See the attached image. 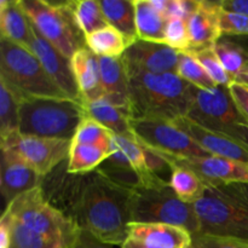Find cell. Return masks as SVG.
Returning a JSON list of instances; mask_svg holds the SVG:
<instances>
[{
	"label": "cell",
	"mask_w": 248,
	"mask_h": 248,
	"mask_svg": "<svg viewBox=\"0 0 248 248\" xmlns=\"http://www.w3.org/2000/svg\"><path fill=\"white\" fill-rule=\"evenodd\" d=\"M99 5L109 26L120 31L130 45L138 40L135 0H101Z\"/></svg>",
	"instance_id": "cell-22"
},
{
	"label": "cell",
	"mask_w": 248,
	"mask_h": 248,
	"mask_svg": "<svg viewBox=\"0 0 248 248\" xmlns=\"http://www.w3.org/2000/svg\"><path fill=\"white\" fill-rule=\"evenodd\" d=\"M130 89V119L174 121L188 115L195 89L177 73H126Z\"/></svg>",
	"instance_id": "cell-2"
},
{
	"label": "cell",
	"mask_w": 248,
	"mask_h": 248,
	"mask_svg": "<svg viewBox=\"0 0 248 248\" xmlns=\"http://www.w3.org/2000/svg\"><path fill=\"white\" fill-rule=\"evenodd\" d=\"M181 52L165 43L140 40L130 45L123 55L126 73H177Z\"/></svg>",
	"instance_id": "cell-12"
},
{
	"label": "cell",
	"mask_w": 248,
	"mask_h": 248,
	"mask_svg": "<svg viewBox=\"0 0 248 248\" xmlns=\"http://www.w3.org/2000/svg\"><path fill=\"white\" fill-rule=\"evenodd\" d=\"M173 123L208 154L248 164V149L232 138L207 130L186 116H182Z\"/></svg>",
	"instance_id": "cell-17"
},
{
	"label": "cell",
	"mask_w": 248,
	"mask_h": 248,
	"mask_svg": "<svg viewBox=\"0 0 248 248\" xmlns=\"http://www.w3.org/2000/svg\"><path fill=\"white\" fill-rule=\"evenodd\" d=\"M170 186L182 201L188 203L195 202L206 188V183L195 172L177 165H172Z\"/></svg>",
	"instance_id": "cell-28"
},
{
	"label": "cell",
	"mask_w": 248,
	"mask_h": 248,
	"mask_svg": "<svg viewBox=\"0 0 248 248\" xmlns=\"http://www.w3.org/2000/svg\"><path fill=\"white\" fill-rule=\"evenodd\" d=\"M128 237L148 248H190L193 235L186 229L164 223H130Z\"/></svg>",
	"instance_id": "cell-18"
},
{
	"label": "cell",
	"mask_w": 248,
	"mask_h": 248,
	"mask_svg": "<svg viewBox=\"0 0 248 248\" xmlns=\"http://www.w3.org/2000/svg\"><path fill=\"white\" fill-rule=\"evenodd\" d=\"M114 133L110 132L107 127L96 121L94 119L85 118L79 127L77 128L72 144H90V145H103L111 148V140Z\"/></svg>",
	"instance_id": "cell-33"
},
{
	"label": "cell",
	"mask_w": 248,
	"mask_h": 248,
	"mask_svg": "<svg viewBox=\"0 0 248 248\" xmlns=\"http://www.w3.org/2000/svg\"><path fill=\"white\" fill-rule=\"evenodd\" d=\"M191 55L195 56L198 58L199 62L201 63L207 74L210 75L211 79L218 85V86H227L229 87L232 84V79L225 72L224 67L220 63L219 58H218L217 53H216L215 47L202 48V50L194 51V52H189Z\"/></svg>",
	"instance_id": "cell-34"
},
{
	"label": "cell",
	"mask_w": 248,
	"mask_h": 248,
	"mask_svg": "<svg viewBox=\"0 0 248 248\" xmlns=\"http://www.w3.org/2000/svg\"><path fill=\"white\" fill-rule=\"evenodd\" d=\"M19 132V101L5 82L0 81V137Z\"/></svg>",
	"instance_id": "cell-30"
},
{
	"label": "cell",
	"mask_w": 248,
	"mask_h": 248,
	"mask_svg": "<svg viewBox=\"0 0 248 248\" xmlns=\"http://www.w3.org/2000/svg\"><path fill=\"white\" fill-rule=\"evenodd\" d=\"M72 68L84 103L103 98L99 58L87 47L77 51L73 56Z\"/></svg>",
	"instance_id": "cell-20"
},
{
	"label": "cell",
	"mask_w": 248,
	"mask_h": 248,
	"mask_svg": "<svg viewBox=\"0 0 248 248\" xmlns=\"http://www.w3.org/2000/svg\"><path fill=\"white\" fill-rule=\"evenodd\" d=\"M43 177L10 150L1 149L0 189L6 206L22 194L41 186Z\"/></svg>",
	"instance_id": "cell-15"
},
{
	"label": "cell",
	"mask_w": 248,
	"mask_h": 248,
	"mask_svg": "<svg viewBox=\"0 0 248 248\" xmlns=\"http://www.w3.org/2000/svg\"><path fill=\"white\" fill-rule=\"evenodd\" d=\"M75 248H110V245L103 244L90 232L81 230V234H80Z\"/></svg>",
	"instance_id": "cell-40"
},
{
	"label": "cell",
	"mask_w": 248,
	"mask_h": 248,
	"mask_svg": "<svg viewBox=\"0 0 248 248\" xmlns=\"http://www.w3.org/2000/svg\"><path fill=\"white\" fill-rule=\"evenodd\" d=\"M4 215L9 218L11 228L10 248H67L57 240L50 239L31 230L26 225L14 219L7 212H4Z\"/></svg>",
	"instance_id": "cell-29"
},
{
	"label": "cell",
	"mask_w": 248,
	"mask_h": 248,
	"mask_svg": "<svg viewBox=\"0 0 248 248\" xmlns=\"http://www.w3.org/2000/svg\"><path fill=\"white\" fill-rule=\"evenodd\" d=\"M87 116L84 104L73 99L27 98L19 102V133L72 140L77 128Z\"/></svg>",
	"instance_id": "cell-4"
},
{
	"label": "cell",
	"mask_w": 248,
	"mask_h": 248,
	"mask_svg": "<svg viewBox=\"0 0 248 248\" xmlns=\"http://www.w3.org/2000/svg\"><path fill=\"white\" fill-rule=\"evenodd\" d=\"M190 248H195V247H194V246H191V247H190Z\"/></svg>",
	"instance_id": "cell-45"
},
{
	"label": "cell",
	"mask_w": 248,
	"mask_h": 248,
	"mask_svg": "<svg viewBox=\"0 0 248 248\" xmlns=\"http://www.w3.org/2000/svg\"><path fill=\"white\" fill-rule=\"evenodd\" d=\"M1 38L31 51V22L21 5V0H0Z\"/></svg>",
	"instance_id": "cell-21"
},
{
	"label": "cell",
	"mask_w": 248,
	"mask_h": 248,
	"mask_svg": "<svg viewBox=\"0 0 248 248\" xmlns=\"http://www.w3.org/2000/svg\"><path fill=\"white\" fill-rule=\"evenodd\" d=\"M213 47L232 81L248 84L247 51L230 36H222Z\"/></svg>",
	"instance_id": "cell-24"
},
{
	"label": "cell",
	"mask_w": 248,
	"mask_h": 248,
	"mask_svg": "<svg viewBox=\"0 0 248 248\" xmlns=\"http://www.w3.org/2000/svg\"><path fill=\"white\" fill-rule=\"evenodd\" d=\"M101 68L102 89L107 101L131 118L128 78L121 57H98Z\"/></svg>",
	"instance_id": "cell-19"
},
{
	"label": "cell",
	"mask_w": 248,
	"mask_h": 248,
	"mask_svg": "<svg viewBox=\"0 0 248 248\" xmlns=\"http://www.w3.org/2000/svg\"><path fill=\"white\" fill-rule=\"evenodd\" d=\"M136 28L140 40L165 43L167 18L160 14L150 0H135Z\"/></svg>",
	"instance_id": "cell-25"
},
{
	"label": "cell",
	"mask_w": 248,
	"mask_h": 248,
	"mask_svg": "<svg viewBox=\"0 0 248 248\" xmlns=\"http://www.w3.org/2000/svg\"><path fill=\"white\" fill-rule=\"evenodd\" d=\"M31 51L36 56L48 77L57 85L58 89L69 99L79 103H84L80 90L78 87L74 73H73L72 62L69 58L63 56L57 48L53 47L38 29L31 23Z\"/></svg>",
	"instance_id": "cell-13"
},
{
	"label": "cell",
	"mask_w": 248,
	"mask_h": 248,
	"mask_svg": "<svg viewBox=\"0 0 248 248\" xmlns=\"http://www.w3.org/2000/svg\"><path fill=\"white\" fill-rule=\"evenodd\" d=\"M131 223H164L184 228L191 235L200 232L191 203L182 201L170 184L145 186L132 190Z\"/></svg>",
	"instance_id": "cell-8"
},
{
	"label": "cell",
	"mask_w": 248,
	"mask_h": 248,
	"mask_svg": "<svg viewBox=\"0 0 248 248\" xmlns=\"http://www.w3.org/2000/svg\"><path fill=\"white\" fill-rule=\"evenodd\" d=\"M85 108H86L87 115L90 118L98 121L101 125L108 128L115 136L137 140L132 130H131L130 118L123 110L114 107L106 98H99L97 101L89 102V103L85 104Z\"/></svg>",
	"instance_id": "cell-23"
},
{
	"label": "cell",
	"mask_w": 248,
	"mask_h": 248,
	"mask_svg": "<svg viewBox=\"0 0 248 248\" xmlns=\"http://www.w3.org/2000/svg\"><path fill=\"white\" fill-rule=\"evenodd\" d=\"M203 235L248 242V184H208L191 203Z\"/></svg>",
	"instance_id": "cell-3"
},
{
	"label": "cell",
	"mask_w": 248,
	"mask_h": 248,
	"mask_svg": "<svg viewBox=\"0 0 248 248\" xmlns=\"http://www.w3.org/2000/svg\"><path fill=\"white\" fill-rule=\"evenodd\" d=\"M165 44L171 46L179 52H186L189 50L188 23L186 19L167 18L165 27Z\"/></svg>",
	"instance_id": "cell-36"
},
{
	"label": "cell",
	"mask_w": 248,
	"mask_h": 248,
	"mask_svg": "<svg viewBox=\"0 0 248 248\" xmlns=\"http://www.w3.org/2000/svg\"><path fill=\"white\" fill-rule=\"evenodd\" d=\"M198 6V0H169L166 18H181L188 21L191 12Z\"/></svg>",
	"instance_id": "cell-38"
},
{
	"label": "cell",
	"mask_w": 248,
	"mask_h": 248,
	"mask_svg": "<svg viewBox=\"0 0 248 248\" xmlns=\"http://www.w3.org/2000/svg\"><path fill=\"white\" fill-rule=\"evenodd\" d=\"M121 248H148V247L144 246L143 244H140V242L137 241V240H133L131 239V237H127V240L121 245Z\"/></svg>",
	"instance_id": "cell-43"
},
{
	"label": "cell",
	"mask_w": 248,
	"mask_h": 248,
	"mask_svg": "<svg viewBox=\"0 0 248 248\" xmlns=\"http://www.w3.org/2000/svg\"><path fill=\"white\" fill-rule=\"evenodd\" d=\"M74 15L78 26L85 34V36L109 26L102 11L99 1H94V0L74 1Z\"/></svg>",
	"instance_id": "cell-31"
},
{
	"label": "cell",
	"mask_w": 248,
	"mask_h": 248,
	"mask_svg": "<svg viewBox=\"0 0 248 248\" xmlns=\"http://www.w3.org/2000/svg\"><path fill=\"white\" fill-rule=\"evenodd\" d=\"M220 7V1L198 0V6L186 21L190 46L186 52L213 47L222 38L218 21Z\"/></svg>",
	"instance_id": "cell-16"
},
{
	"label": "cell",
	"mask_w": 248,
	"mask_h": 248,
	"mask_svg": "<svg viewBox=\"0 0 248 248\" xmlns=\"http://www.w3.org/2000/svg\"><path fill=\"white\" fill-rule=\"evenodd\" d=\"M220 4L223 9L240 12L248 16V0H222Z\"/></svg>",
	"instance_id": "cell-42"
},
{
	"label": "cell",
	"mask_w": 248,
	"mask_h": 248,
	"mask_svg": "<svg viewBox=\"0 0 248 248\" xmlns=\"http://www.w3.org/2000/svg\"><path fill=\"white\" fill-rule=\"evenodd\" d=\"M161 155V154H160ZM170 164L183 166L195 172L205 183L208 184H248V164L227 159V157L207 155L189 159H176L165 156Z\"/></svg>",
	"instance_id": "cell-14"
},
{
	"label": "cell",
	"mask_w": 248,
	"mask_h": 248,
	"mask_svg": "<svg viewBox=\"0 0 248 248\" xmlns=\"http://www.w3.org/2000/svg\"><path fill=\"white\" fill-rule=\"evenodd\" d=\"M229 91L240 113L248 123V84L234 81L230 84Z\"/></svg>",
	"instance_id": "cell-39"
},
{
	"label": "cell",
	"mask_w": 248,
	"mask_h": 248,
	"mask_svg": "<svg viewBox=\"0 0 248 248\" xmlns=\"http://www.w3.org/2000/svg\"><path fill=\"white\" fill-rule=\"evenodd\" d=\"M130 126L138 143L165 156L189 159L211 155L173 121L149 118L130 119Z\"/></svg>",
	"instance_id": "cell-10"
},
{
	"label": "cell",
	"mask_w": 248,
	"mask_h": 248,
	"mask_svg": "<svg viewBox=\"0 0 248 248\" xmlns=\"http://www.w3.org/2000/svg\"><path fill=\"white\" fill-rule=\"evenodd\" d=\"M218 21L222 36H248L247 15L220 7Z\"/></svg>",
	"instance_id": "cell-35"
},
{
	"label": "cell",
	"mask_w": 248,
	"mask_h": 248,
	"mask_svg": "<svg viewBox=\"0 0 248 248\" xmlns=\"http://www.w3.org/2000/svg\"><path fill=\"white\" fill-rule=\"evenodd\" d=\"M128 46L125 36L110 26L86 36V47L98 57H123Z\"/></svg>",
	"instance_id": "cell-27"
},
{
	"label": "cell",
	"mask_w": 248,
	"mask_h": 248,
	"mask_svg": "<svg viewBox=\"0 0 248 248\" xmlns=\"http://www.w3.org/2000/svg\"><path fill=\"white\" fill-rule=\"evenodd\" d=\"M186 118L207 130L227 136L248 149V123L235 104L229 87L195 89Z\"/></svg>",
	"instance_id": "cell-9"
},
{
	"label": "cell",
	"mask_w": 248,
	"mask_h": 248,
	"mask_svg": "<svg viewBox=\"0 0 248 248\" xmlns=\"http://www.w3.org/2000/svg\"><path fill=\"white\" fill-rule=\"evenodd\" d=\"M24 12L39 33L72 60L75 52L86 47V36L78 26L74 1L21 0Z\"/></svg>",
	"instance_id": "cell-7"
},
{
	"label": "cell",
	"mask_w": 248,
	"mask_h": 248,
	"mask_svg": "<svg viewBox=\"0 0 248 248\" xmlns=\"http://www.w3.org/2000/svg\"><path fill=\"white\" fill-rule=\"evenodd\" d=\"M132 190L111 183L98 171L80 174L67 216L103 244L123 245L131 223Z\"/></svg>",
	"instance_id": "cell-1"
},
{
	"label": "cell",
	"mask_w": 248,
	"mask_h": 248,
	"mask_svg": "<svg viewBox=\"0 0 248 248\" xmlns=\"http://www.w3.org/2000/svg\"><path fill=\"white\" fill-rule=\"evenodd\" d=\"M195 248H248V242L232 237L198 234L193 236Z\"/></svg>",
	"instance_id": "cell-37"
},
{
	"label": "cell",
	"mask_w": 248,
	"mask_h": 248,
	"mask_svg": "<svg viewBox=\"0 0 248 248\" xmlns=\"http://www.w3.org/2000/svg\"><path fill=\"white\" fill-rule=\"evenodd\" d=\"M248 52V36H230Z\"/></svg>",
	"instance_id": "cell-44"
},
{
	"label": "cell",
	"mask_w": 248,
	"mask_h": 248,
	"mask_svg": "<svg viewBox=\"0 0 248 248\" xmlns=\"http://www.w3.org/2000/svg\"><path fill=\"white\" fill-rule=\"evenodd\" d=\"M113 148L103 145L72 144L65 170L69 174H86L96 171L111 155Z\"/></svg>",
	"instance_id": "cell-26"
},
{
	"label": "cell",
	"mask_w": 248,
	"mask_h": 248,
	"mask_svg": "<svg viewBox=\"0 0 248 248\" xmlns=\"http://www.w3.org/2000/svg\"><path fill=\"white\" fill-rule=\"evenodd\" d=\"M0 81L19 102L27 98H68L44 69L31 51L0 39Z\"/></svg>",
	"instance_id": "cell-5"
},
{
	"label": "cell",
	"mask_w": 248,
	"mask_h": 248,
	"mask_svg": "<svg viewBox=\"0 0 248 248\" xmlns=\"http://www.w3.org/2000/svg\"><path fill=\"white\" fill-rule=\"evenodd\" d=\"M5 212L38 234L57 240L67 248L77 247L81 229L47 200L41 186L15 199Z\"/></svg>",
	"instance_id": "cell-6"
},
{
	"label": "cell",
	"mask_w": 248,
	"mask_h": 248,
	"mask_svg": "<svg viewBox=\"0 0 248 248\" xmlns=\"http://www.w3.org/2000/svg\"><path fill=\"white\" fill-rule=\"evenodd\" d=\"M72 140L14 133L1 140V149L10 150L38 172L43 178L68 160Z\"/></svg>",
	"instance_id": "cell-11"
},
{
	"label": "cell",
	"mask_w": 248,
	"mask_h": 248,
	"mask_svg": "<svg viewBox=\"0 0 248 248\" xmlns=\"http://www.w3.org/2000/svg\"><path fill=\"white\" fill-rule=\"evenodd\" d=\"M11 242V228H10L9 218L2 215L0 219V248H10Z\"/></svg>",
	"instance_id": "cell-41"
},
{
	"label": "cell",
	"mask_w": 248,
	"mask_h": 248,
	"mask_svg": "<svg viewBox=\"0 0 248 248\" xmlns=\"http://www.w3.org/2000/svg\"><path fill=\"white\" fill-rule=\"evenodd\" d=\"M177 74L199 90H213L218 85L211 79L210 75L201 65L198 58L189 52H181L179 55Z\"/></svg>",
	"instance_id": "cell-32"
}]
</instances>
